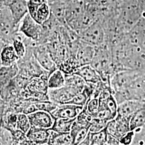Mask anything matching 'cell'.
I'll use <instances>...</instances> for the list:
<instances>
[{
	"label": "cell",
	"mask_w": 145,
	"mask_h": 145,
	"mask_svg": "<svg viewBox=\"0 0 145 145\" xmlns=\"http://www.w3.org/2000/svg\"><path fill=\"white\" fill-rule=\"evenodd\" d=\"M94 47L95 53L90 65L98 72L102 81L110 84L111 78L115 74L110 49L105 42Z\"/></svg>",
	"instance_id": "obj_1"
},
{
	"label": "cell",
	"mask_w": 145,
	"mask_h": 145,
	"mask_svg": "<svg viewBox=\"0 0 145 145\" xmlns=\"http://www.w3.org/2000/svg\"><path fill=\"white\" fill-rule=\"evenodd\" d=\"M78 35L81 42L93 47L100 46L105 41V32L99 20L80 31Z\"/></svg>",
	"instance_id": "obj_2"
},
{
	"label": "cell",
	"mask_w": 145,
	"mask_h": 145,
	"mask_svg": "<svg viewBox=\"0 0 145 145\" xmlns=\"http://www.w3.org/2000/svg\"><path fill=\"white\" fill-rule=\"evenodd\" d=\"M18 27L9 8L3 7L0 10V37L8 44H11L13 37L18 31Z\"/></svg>",
	"instance_id": "obj_3"
},
{
	"label": "cell",
	"mask_w": 145,
	"mask_h": 145,
	"mask_svg": "<svg viewBox=\"0 0 145 145\" xmlns=\"http://www.w3.org/2000/svg\"><path fill=\"white\" fill-rule=\"evenodd\" d=\"M18 32L27 38L40 44L42 37V25L38 24L29 13L20 22Z\"/></svg>",
	"instance_id": "obj_4"
},
{
	"label": "cell",
	"mask_w": 145,
	"mask_h": 145,
	"mask_svg": "<svg viewBox=\"0 0 145 145\" xmlns=\"http://www.w3.org/2000/svg\"><path fill=\"white\" fill-rule=\"evenodd\" d=\"M140 74L134 70H123L114 74L110 80L113 93L129 87Z\"/></svg>",
	"instance_id": "obj_5"
},
{
	"label": "cell",
	"mask_w": 145,
	"mask_h": 145,
	"mask_svg": "<svg viewBox=\"0 0 145 145\" xmlns=\"http://www.w3.org/2000/svg\"><path fill=\"white\" fill-rule=\"evenodd\" d=\"M81 91L71 86H65L56 89H48V99L57 105L66 104L72 97Z\"/></svg>",
	"instance_id": "obj_6"
},
{
	"label": "cell",
	"mask_w": 145,
	"mask_h": 145,
	"mask_svg": "<svg viewBox=\"0 0 145 145\" xmlns=\"http://www.w3.org/2000/svg\"><path fill=\"white\" fill-rule=\"evenodd\" d=\"M130 118L117 115L114 119L108 122L105 127L107 133L119 139L121 135L130 131Z\"/></svg>",
	"instance_id": "obj_7"
},
{
	"label": "cell",
	"mask_w": 145,
	"mask_h": 145,
	"mask_svg": "<svg viewBox=\"0 0 145 145\" xmlns=\"http://www.w3.org/2000/svg\"><path fill=\"white\" fill-rule=\"evenodd\" d=\"M33 53L37 61L44 71L50 74L58 68L47 48L37 45L33 48Z\"/></svg>",
	"instance_id": "obj_8"
},
{
	"label": "cell",
	"mask_w": 145,
	"mask_h": 145,
	"mask_svg": "<svg viewBox=\"0 0 145 145\" xmlns=\"http://www.w3.org/2000/svg\"><path fill=\"white\" fill-rule=\"evenodd\" d=\"M32 126L44 129H50L53 124L54 118L51 113L37 110L27 114Z\"/></svg>",
	"instance_id": "obj_9"
},
{
	"label": "cell",
	"mask_w": 145,
	"mask_h": 145,
	"mask_svg": "<svg viewBox=\"0 0 145 145\" xmlns=\"http://www.w3.org/2000/svg\"><path fill=\"white\" fill-rule=\"evenodd\" d=\"M83 106L71 104L57 105V107L51 114L55 118L75 119L82 110Z\"/></svg>",
	"instance_id": "obj_10"
},
{
	"label": "cell",
	"mask_w": 145,
	"mask_h": 145,
	"mask_svg": "<svg viewBox=\"0 0 145 145\" xmlns=\"http://www.w3.org/2000/svg\"><path fill=\"white\" fill-rule=\"evenodd\" d=\"M27 0H12L10 3L7 7L10 11L11 14L18 25L23 18L28 12Z\"/></svg>",
	"instance_id": "obj_11"
},
{
	"label": "cell",
	"mask_w": 145,
	"mask_h": 145,
	"mask_svg": "<svg viewBox=\"0 0 145 145\" xmlns=\"http://www.w3.org/2000/svg\"><path fill=\"white\" fill-rule=\"evenodd\" d=\"M145 109V102L140 101L130 100L118 104L117 115L130 118L137 111Z\"/></svg>",
	"instance_id": "obj_12"
},
{
	"label": "cell",
	"mask_w": 145,
	"mask_h": 145,
	"mask_svg": "<svg viewBox=\"0 0 145 145\" xmlns=\"http://www.w3.org/2000/svg\"><path fill=\"white\" fill-rule=\"evenodd\" d=\"M26 135L31 145H48L50 132L49 129L31 126Z\"/></svg>",
	"instance_id": "obj_13"
},
{
	"label": "cell",
	"mask_w": 145,
	"mask_h": 145,
	"mask_svg": "<svg viewBox=\"0 0 145 145\" xmlns=\"http://www.w3.org/2000/svg\"><path fill=\"white\" fill-rule=\"evenodd\" d=\"M95 53V47L83 42H79L75 57L80 66L90 65Z\"/></svg>",
	"instance_id": "obj_14"
},
{
	"label": "cell",
	"mask_w": 145,
	"mask_h": 145,
	"mask_svg": "<svg viewBox=\"0 0 145 145\" xmlns=\"http://www.w3.org/2000/svg\"><path fill=\"white\" fill-rule=\"evenodd\" d=\"M75 74L82 78L86 83L96 84L102 81L98 72L90 65L79 67Z\"/></svg>",
	"instance_id": "obj_15"
},
{
	"label": "cell",
	"mask_w": 145,
	"mask_h": 145,
	"mask_svg": "<svg viewBox=\"0 0 145 145\" xmlns=\"http://www.w3.org/2000/svg\"><path fill=\"white\" fill-rule=\"evenodd\" d=\"M20 58L11 44H7L2 48L0 53L2 66H9L16 63Z\"/></svg>",
	"instance_id": "obj_16"
},
{
	"label": "cell",
	"mask_w": 145,
	"mask_h": 145,
	"mask_svg": "<svg viewBox=\"0 0 145 145\" xmlns=\"http://www.w3.org/2000/svg\"><path fill=\"white\" fill-rule=\"evenodd\" d=\"M67 1H57L49 3L52 15L61 25L65 27H67L66 22V6Z\"/></svg>",
	"instance_id": "obj_17"
},
{
	"label": "cell",
	"mask_w": 145,
	"mask_h": 145,
	"mask_svg": "<svg viewBox=\"0 0 145 145\" xmlns=\"http://www.w3.org/2000/svg\"><path fill=\"white\" fill-rule=\"evenodd\" d=\"M18 72L19 68L17 63L9 66H2L0 67V89L10 83Z\"/></svg>",
	"instance_id": "obj_18"
},
{
	"label": "cell",
	"mask_w": 145,
	"mask_h": 145,
	"mask_svg": "<svg viewBox=\"0 0 145 145\" xmlns=\"http://www.w3.org/2000/svg\"><path fill=\"white\" fill-rule=\"evenodd\" d=\"M50 136L48 145H72V136L69 133H59L52 129H49Z\"/></svg>",
	"instance_id": "obj_19"
},
{
	"label": "cell",
	"mask_w": 145,
	"mask_h": 145,
	"mask_svg": "<svg viewBox=\"0 0 145 145\" xmlns=\"http://www.w3.org/2000/svg\"><path fill=\"white\" fill-rule=\"evenodd\" d=\"M65 86V75L57 68L50 73L47 79V86L48 89H56L61 88Z\"/></svg>",
	"instance_id": "obj_20"
},
{
	"label": "cell",
	"mask_w": 145,
	"mask_h": 145,
	"mask_svg": "<svg viewBox=\"0 0 145 145\" xmlns=\"http://www.w3.org/2000/svg\"><path fill=\"white\" fill-rule=\"evenodd\" d=\"M89 132V127H82L73 122L70 133L73 139L72 145H80Z\"/></svg>",
	"instance_id": "obj_21"
},
{
	"label": "cell",
	"mask_w": 145,
	"mask_h": 145,
	"mask_svg": "<svg viewBox=\"0 0 145 145\" xmlns=\"http://www.w3.org/2000/svg\"><path fill=\"white\" fill-rule=\"evenodd\" d=\"M24 38L25 36L18 31L14 35L12 39L11 44L20 59L24 57L27 51Z\"/></svg>",
	"instance_id": "obj_22"
},
{
	"label": "cell",
	"mask_w": 145,
	"mask_h": 145,
	"mask_svg": "<svg viewBox=\"0 0 145 145\" xmlns=\"http://www.w3.org/2000/svg\"><path fill=\"white\" fill-rule=\"evenodd\" d=\"M74 120L75 119L54 118V121L51 129L59 133H69Z\"/></svg>",
	"instance_id": "obj_23"
},
{
	"label": "cell",
	"mask_w": 145,
	"mask_h": 145,
	"mask_svg": "<svg viewBox=\"0 0 145 145\" xmlns=\"http://www.w3.org/2000/svg\"><path fill=\"white\" fill-rule=\"evenodd\" d=\"M79 67H80V65L75 57L71 56L66 60L61 63L57 68L60 69L65 75H71L75 74Z\"/></svg>",
	"instance_id": "obj_24"
},
{
	"label": "cell",
	"mask_w": 145,
	"mask_h": 145,
	"mask_svg": "<svg viewBox=\"0 0 145 145\" xmlns=\"http://www.w3.org/2000/svg\"><path fill=\"white\" fill-rule=\"evenodd\" d=\"M145 125V109H141L132 114L130 118V130L137 131Z\"/></svg>",
	"instance_id": "obj_25"
},
{
	"label": "cell",
	"mask_w": 145,
	"mask_h": 145,
	"mask_svg": "<svg viewBox=\"0 0 145 145\" xmlns=\"http://www.w3.org/2000/svg\"><path fill=\"white\" fill-rule=\"evenodd\" d=\"M51 15L50 6L48 2L43 3L37 10L36 14L32 17L37 22L42 25L47 21Z\"/></svg>",
	"instance_id": "obj_26"
},
{
	"label": "cell",
	"mask_w": 145,
	"mask_h": 145,
	"mask_svg": "<svg viewBox=\"0 0 145 145\" xmlns=\"http://www.w3.org/2000/svg\"><path fill=\"white\" fill-rule=\"evenodd\" d=\"M85 85L84 81L78 75L75 74L65 75V86L72 87L82 91Z\"/></svg>",
	"instance_id": "obj_27"
},
{
	"label": "cell",
	"mask_w": 145,
	"mask_h": 145,
	"mask_svg": "<svg viewBox=\"0 0 145 145\" xmlns=\"http://www.w3.org/2000/svg\"><path fill=\"white\" fill-rule=\"evenodd\" d=\"M108 133L106 128L97 132H89L90 145H106Z\"/></svg>",
	"instance_id": "obj_28"
},
{
	"label": "cell",
	"mask_w": 145,
	"mask_h": 145,
	"mask_svg": "<svg viewBox=\"0 0 145 145\" xmlns=\"http://www.w3.org/2000/svg\"><path fill=\"white\" fill-rule=\"evenodd\" d=\"M12 145H31L25 133L16 129L10 131Z\"/></svg>",
	"instance_id": "obj_29"
},
{
	"label": "cell",
	"mask_w": 145,
	"mask_h": 145,
	"mask_svg": "<svg viewBox=\"0 0 145 145\" xmlns=\"http://www.w3.org/2000/svg\"><path fill=\"white\" fill-rule=\"evenodd\" d=\"M90 98V96L85 90L83 89L81 92L75 95L72 99L69 102H68L66 104H74L83 107L86 105V104L87 103L88 99Z\"/></svg>",
	"instance_id": "obj_30"
},
{
	"label": "cell",
	"mask_w": 145,
	"mask_h": 145,
	"mask_svg": "<svg viewBox=\"0 0 145 145\" xmlns=\"http://www.w3.org/2000/svg\"><path fill=\"white\" fill-rule=\"evenodd\" d=\"M33 103L36 106L37 111L40 110L50 113H52L57 106V104L53 103L50 100L38 101L34 102Z\"/></svg>",
	"instance_id": "obj_31"
},
{
	"label": "cell",
	"mask_w": 145,
	"mask_h": 145,
	"mask_svg": "<svg viewBox=\"0 0 145 145\" xmlns=\"http://www.w3.org/2000/svg\"><path fill=\"white\" fill-rule=\"evenodd\" d=\"M31 126L27 114L22 112L18 113L17 129L22 131L26 134Z\"/></svg>",
	"instance_id": "obj_32"
},
{
	"label": "cell",
	"mask_w": 145,
	"mask_h": 145,
	"mask_svg": "<svg viewBox=\"0 0 145 145\" xmlns=\"http://www.w3.org/2000/svg\"><path fill=\"white\" fill-rule=\"evenodd\" d=\"M108 121L98 118H93L89 127V132H97L103 130L108 123Z\"/></svg>",
	"instance_id": "obj_33"
},
{
	"label": "cell",
	"mask_w": 145,
	"mask_h": 145,
	"mask_svg": "<svg viewBox=\"0 0 145 145\" xmlns=\"http://www.w3.org/2000/svg\"><path fill=\"white\" fill-rule=\"evenodd\" d=\"M83 108L89 114L91 115L93 117L99 110V99L96 97L90 98Z\"/></svg>",
	"instance_id": "obj_34"
},
{
	"label": "cell",
	"mask_w": 145,
	"mask_h": 145,
	"mask_svg": "<svg viewBox=\"0 0 145 145\" xmlns=\"http://www.w3.org/2000/svg\"><path fill=\"white\" fill-rule=\"evenodd\" d=\"M48 2L47 0H27V8L28 12L32 17L36 14L37 9L44 3Z\"/></svg>",
	"instance_id": "obj_35"
},
{
	"label": "cell",
	"mask_w": 145,
	"mask_h": 145,
	"mask_svg": "<svg viewBox=\"0 0 145 145\" xmlns=\"http://www.w3.org/2000/svg\"><path fill=\"white\" fill-rule=\"evenodd\" d=\"M135 131L130 130L121 135L119 139L120 145H129L133 144L135 138Z\"/></svg>",
	"instance_id": "obj_36"
},
{
	"label": "cell",
	"mask_w": 145,
	"mask_h": 145,
	"mask_svg": "<svg viewBox=\"0 0 145 145\" xmlns=\"http://www.w3.org/2000/svg\"><path fill=\"white\" fill-rule=\"evenodd\" d=\"M135 132V135L133 144L136 142H140L142 138L145 137V125L140 130H137Z\"/></svg>",
	"instance_id": "obj_37"
},
{
	"label": "cell",
	"mask_w": 145,
	"mask_h": 145,
	"mask_svg": "<svg viewBox=\"0 0 145 145\" xmlns=\"http://www.w3.org/2000/svg\"><path fill=\"white\" fill-rule=\"evenodd\" d=\"M106 145H120L119 139L114 135L108 133Z\"/></svg>",
	"instance_id": "obj_38"
},
{
	"label": "cell",
	"mask_w": 145,
	"mask_h": 145,
	"mask_svg": "<svg viewBox=\"0 0 145 145\" xmlns=\"http://www.w3.org/2000/svg\"><path fill=\"white\" fill-rule=\"evenodd\" d=\"M5 108V101L2 99L1 96H0V119L3 114L4 110Z\"/></svg>",
	"instance_id": "obj_39"
},
{
	"label": "cell",
	"mask_w": 145,
	"mask_h": 145,
	"mask_svg": "<svg viewBox=\"0 0 145 145\" xmlns=\"http://www.w3.org/2000/svg\"><path fill=\"white\" fill-rule=\"evenodd\" d=\"M12 0H0L1 3L4 7H8L10 3Z\"/></svg>",
	"instance_id": "obj_40"
},
{
	"label": "cell",
	"mask_w": 145,
	"mask_h": 145,
	"mask_svg": "<svg viewBox=\"0 0 145 145\" xmlns=\"http://www.w3.org/2000/svg\"><path fill=\"white\" fill-rule=\"evenodd\" d=\"M140 74L142 75V76H143V78H144V79H145V69L143 71V72H141Z\"/></svg>",
	"instance_id": "obj_41"
},
{
	"label": "cell",
	"mask_w": 145,
	"mask_h": 145,
	"mask_svg": "<svg viewBox=\"0 0 145 145\" xmlns=\"http://www.w3.org/2000/svg\"><path fill=\"white\" fill-rule=\"evenodd\" d=\"M4 6H3V5H2V3H1V2H0V10H1V9Z\"/></svg>",
	"instance_id": "obj_42"
},
{
	"label": "cell",
	"mask_w": 145,
	"mask_h": 145,
	"mask_svg": "<svg viewBox=\"0 0 145 145\" xmlns=\"http://www.w3.org/2000/svg\"><path fill=\"white\" fill-rule=\"evenodd\" d=\"M77 1H87L88 0H77Z\"/></svg>",
	"instance_id": "obj_43"
}]
</instances>
